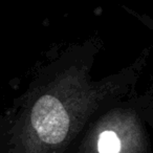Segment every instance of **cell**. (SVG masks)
I'll return each mask as SVG.
<instances>
[{
    "label": "cell",
    "instance_id": "obj_1",
    "mask_svg": "<svg viewBox=\"0 0 153 153\" xmlns=\"http://www.w3.org/2000/svg\"><path fill=\"white\" fill-rule=\"evenodd\" d=\"M94 53L90 44L67 51L35 80L10 126L7 153L66 152L98 113L129 94L146 55L119 74L94 81Z\"/></svg>",
    "mask_w": 153,
    "mask_h": 153
},
{
    "label": "cell",
    "instance_id": "obj_2",
    "mask_svg": "<svg viewBox=\"0 0 153 153\" xmlns=\"http://www.w3.org/2000/svg\"><path fill=\"white\" fill-rule=\"evenodd\" d=\"M91 123L78 153H150L148 133L131 108H109Z\"/></svg>",
    "mask_w": 153,
    "mask_h": 153
},
{
    "label": "cell",
    "instance_id": "obj_3",
    "mask_svg": "<svg viewBox=\"0 0 153 153\" xmlns=\"http://www.w3.org/2000/svg\"><path fill=\"white\" fill-rule=\"evenodd\" d=\"M126 11L129 12L131 15H133L134 17H136L138 20H140L142 23H144V25H146L148 28H150L151 30H153V20L151 19L149 16L147 15H143V14H140L137 13V12H134V11H131L130 9H128V7H126Z\"/></svg>",
    "mask_w": 153,
    "mask_h": 153
}]
</instances>
